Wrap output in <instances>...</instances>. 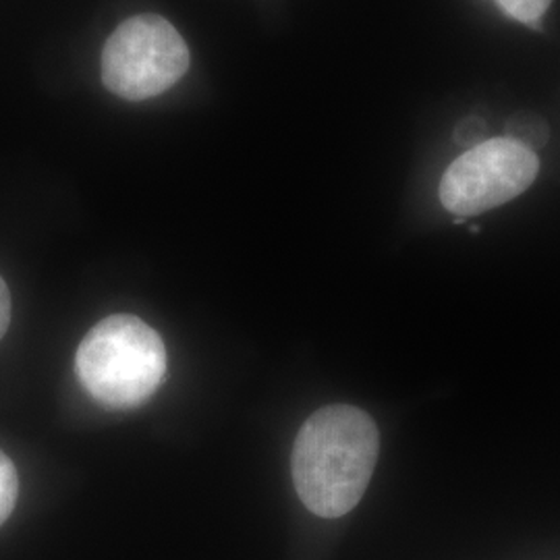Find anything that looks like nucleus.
<instances>
[{"instance_id": "nucleus-1", "label": "nucleus", "mask_w": 560, "mask_h": 560, "mask_svg": "<svg viewBox=\"0 0 560 560\" xmlns=\"http://www.w3.org/2000/svg\"><path fill=\"white\" fill-rule=\"evenodd\" d=\"M381 453L374 420L353 405H328L303 421L293 446V481L318 517L353 511L368 490Z\"/></svg>"}, {"instance_id": "nucleus-2", "label": "nucleus", "mask_w": 560, "mask_h": 560, "mask_svg": "<svg viewBox=\"0 0 560 560\" xmlns=\"http://www.w3.org/2000/svg\"><path fill=\"white\" fill-rule=\"evenodd\" d=\"M78 376L94 399L113 409H133L150 399L166 372L159 332L136 316H110L81 340Z\"/></svg>"}, {"instance_id": "nucleus-3", "label": "nucleus", "mask_w": 560, "mask_h": 560, "mask_svg": "<svg viewBox=\"0 0 560 560\" xmlns=\"http://www.w3.org/2000/svg\"><path fill=\"white\" fill-rule=\"evenodd\" d=\"M189 48L161 15L122 21L102 50V83L115 96L140 102L171 90L189 69Z\"/></svg>"}, {"instance_id": "nucleus-4", "label": "nucleus", "mask_w": 560, "mask_h": 560, "mask_svg": "<svg viewBox=\"0 0 560 560\" xmlns=\"http://www.w3.org/2000/svg\"><path fill=\"white\" fill-rule=\"evenodd\" d=\"M540 173L534 150L511 138L480 141L453 162L441 180L444 210L457 219L476 217L515 200Z\"/></svg>"}, {"instance_id": "nucleus-5", "label": "nucleus", "mask_w": 560, "mask_h": 560, "mask_svg": "<svg viewBox=\"0 0 560 560\" xmlns=\"http://www.w3.org/2000/svg\"><path fill=\"white\" fill-rule=\"evenodd\" d=\"M504 138L520 141L525 148L536 150L548 141V122L532 113H520L504 122Z\"/></svg>"}, {"instance_id": "nucleus-6", "label": "nucleus", "mask_w": 560, "mask_h": 560, "mask_svg": "<svg viewBox=\"0 0 560 560\" xmlns=\"http://www.w3.org/2000/svg\"><path fill=\"white\" fill-rule=\"evenodd\" d=\"M502 13L511 20L541 30V18L550 9L552 0H497Z\"/></svg>"}, {"instance_id": "nucleus-7", "label": "nucleus", "mask_w": 560, "mask_h": 560, "mask_svg": "<svg viewBox=\"0 0 560 560\" xmlns=\"http://www.w3.org/2000/svg\"><path fill=\"white\" fill-rule=\"evenodd\" d=\"M20 494V478L13 460L0 451V525L9 520Z\"/></svg>"}, {"instance_id": "nucleus-8", "label": "nucleus", "mask_w": 560, "mask_h": 560, "mask_svg": "<svg viewBox=\"0 0 560 560\" xmlns=\"http://www.w3.org/2000/svg\"><path fill=\"white\" fill-rule=\"evenodd\" d=\"M483 131H486V125H483L481 119L471 117V119L460 120L459 125H457L455 141L467 143V145L474 148V145H478V140L483 136Z\"/></svg>"}, {"instance_id": "nucleus-9", "label": "nucleus", "mask_w": 560, "mask_h": 560, "mask_svg": "<svg viewBox=\"0 0 560 560\" xmlns=\"http://www.w3.org/2000/svg\"><path fill=\"white\" fill-rule=\"evenodd\" d=\"M11 322V295L7 289V282L0 277V339L4 337Z\"/></svg>"}]
</instances>
